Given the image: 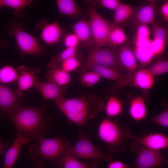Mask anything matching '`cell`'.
<instances>
[{
  "instance_id": "obj_1",
  "label": "cell",
  "mask_w": 168,
  "mask_h": 168,
  "mask_svg": "<svg viewBox=\"0 0 168 168\" xmlns=\"http://www.w3.org/2000/svg\"><path fill=\"white\" fill-rule=\"evenodd\" d=\"M55 102L57 107L69 120L82 126H86L89 120L103 111L105 106L99 96L92 92L78 98H64Z\"/></svg>"
},
{
  "instance_id": "obj_2",
  "label": "cell",
  "mask_w": 168,
  "mask_h": 168,
  "mask_svg": "<svg viewBox=\"0 0 168 168\" xmlns=\"http://www.w3.org/2000/svg\"><path fill=\"white\" fill-rule=\"evenodd\" d=\"M44 105L39 107H18L9 115L17 131L29 141L43 137L50 129L51 116L45 117Z\"/></svg>"
},
{
  "instance_id": "obj_3",
  "label": "cell",
  "mask_w": 168,
  "mask_h": 168,
  "mask_svg": "<svg viewBox=\"0 0 168 168\" xmlns=\"http://www.w3.org/2000/svg\"><path fill=\"white\" fill-rule=\"evenodd\" d=\"M38 146L31 143L28 149L29 155L33 160H47L58 168L59 160L64 152L71 145L68 140L63 135L55 138L41 137L36 141Z\"/></svg>"
},
{
  "instance_id": "obj_4",
  "label": "cell",
  "mask_w": 168,
  "mask_h": 168,
  "mask_svg": "<svg viewBox=\"0 0 168 168\" xmlns=\"http://www.w3.org/2000/svg\"><path fill=\"white\" fill-rule=\"evenodd\" d=\"M98 133L99 138L108 144L109 149L114 152H125L124 144L133 136L129 128L119 124L108 118L101 122Z\"/></svg>"
},
{
  "instance_id": "obj_5",
  "label": "cell",
  "mask_w": 168,
  "mask_h": 168,
  "mask_svg": "<svg viewBox=\"0 0 168 168\" xmlns=\"http://www.w3.org/2000/svg\"><path fill=\"white\" fill-rule=\"evenodd\" d=\"M6 27L9 35L14 37L18 47L23 53L40 57L45 50L33 36L25 31L21 22L13 18L6 24Z\"/></svg>"
},
{
  "instance_id": "obj_6",
  "label": "cell",
  "mask_w": 168,
  "mask_h": 168,
  "mask_svg": "<svg viewBox=\"0 0 168 168\" xmlns=\"http://www.w3.org/2000/svg\"><path fill=\"white\" fill-rule=\"evenodd\" d=\"M70 153L76 158H82L98 162L101 161H111L113 157L110 152H104L93 143L89 135L80 129L77 143L70 148Z\"/></svg>"
},
{
  "instance_id": "obj_7",
  "label": "cell",
  "mask_w": 168,
  "mask_h": 168,
  "mask_svg": "<svg viewBox=\"0 0 168 168\" xmlns=\"http://www.w3.org/2000/svg\"><path fill=\"white\" fill-rule=\"evenodd\" d=\"M87 49L88 56L85 63L79 68L81 72L87 71L93 65L107 67L123 73L125 70L115 48L95 47Z\"/></svg>"
},
{
  "instance_id": "obj_8",
  "label": "cell",
  "mask_w": 168,
  "mask_h": 168,
  "mask_svg": "<svg viewBox=\"0 0 168 168\" xmlns=\"http://www.w3.org/2000/svg\"><path fill=\"white\" fill-rule=\"evenodd\" d=\"M88 12V21L96 46H106L108 35L113 25L100 15L93 6L89 7Z\"/></svg>"
},
{
  "instance_id": "obj_9",
  "label": "cell",
  "mask_w": 168,
  "mask_h": 168,
  "mask_svg": "<svg viewBox=\"0 0 168 168\" xmlns=\"http://www.w3.org/2000/svg\"><path fill=\"white\" fill-rule=\"evenodd\" d=\"M131 148L137 154L133 168H152L168 162L167 160L162 156L159 151L141 146Z\"/></svg>"
},
{
  "instance_id": "obj_10",
  "label": "cell",
  "mask_w": 168,
  "mask_h": 168,
  "mask_svg": "<svg viewBox=\"0 0 168 168\" xmlns=\"http://www.w3.org/2000/svg\"><path fill=\"white\" fill-rule=\"evenodd\" d=\"M132 139L133 142L131 144V148L141 146L152 150L159 151L168 147V137L161 133L144 134L140 138L133 136Z\"/></svg>"
},
{
  "instance_id": "obj_11",
  "label": "cell",
  "mask_w": 168,
  "mask_h": 168,
  "mask_svg": "<svg viewBox=\"0 0 168 168\" xmlns=\"http://www.w3.org/2000/svg\"><path fill=\"white\" fill-rule=\"evenodd\" d=\"M157 6L156 1L151 0L135 11L133 10L131 16L132 25L138 27L141 25L152 23L154 21Z\"/></svg>"
},
{
  "instance_id": "obj_12",
  "label": "cell",
  "mask_w": 168,
  "mask_h": 168,
  "mask_svg": "<svg viewBox=\"0 0 168 168\" xmlns=\"http://www.w3.org/2000/svg\"><path fill=\"white\" fill-rule=\"evenodd\" d=\"M46 22L43 20L38 24V28L41 30V39L48 45L58 42L63 31L58 21L49 23Z\"/></svg>"
},
{
  "instance_id": "obj_13",
  "label": "cell",
  "mask_w": 168,
  "mask_h": 168,
  "mask_svg": "<svg viewBox=\"0 0 168 168\" xmlns=\"http://www.w3.org/2000/svg\"><path fill=\"white\" fill-rule=\"evenodd\" d=\"M34 86L42 93L45 100H54L55 101L64 98L68 87L58 86L52 83L36 80Z\"/></svg>"
},
{
  "instance_id": "obj_14",
  "label": "cell",
  "mask_w": 168,
  "mask_h": 168,
  "mask_svg": "<svg viewBox=\"0 0 168 168\" xmlns=\"http://www.w3.org/2000/svg\"><path fill=\"white\" fill-rule=\"evenodd\" d=\"M73 33L86 48L96 47L90 27L88 21L82 18L72 26Z\"/></svg>"
},
{
  "instance_id": "obj_15",
  "label": "cell",
  "mask_w": 168,
  "mask_h": 168,
  "mask_svg": "<svg viewBox=\"0 0 168 168\" xmlns=\"http://www.w3.org/2000/svg\"><path fill=\"white\" fill-rule=\"evenodd\" d=\"M119 46L117 49H115L120 61L128 74H131L137 67L134 53L126 42Z\"/></svg>"
},
{
  "instance_id": "obj_16",
  "label": "cell",
  "mask_w": 168,
  "mask_h": 168,
  "mask_svg": "<svg viewBox=\"0 0 168 168\" xmlns=\"http://www.w3.org/2000/svg\"><path fill=\"white\" fill-rule=\"evenodd\" d=\"M13 143L5 153L3 168H12L17 160L23 145L29 143L28 140L17 131Z\"/></svg>"
},
{
  "instance_id": "obj_17",
  "label": "cell",
  "mask_w": 168,
  "mask_h": 168,
  "mask_svg": "<svg viewBox=\"0 0 168 168\" xmlns=\"http://www.w3.org/2000/svg\"><path fill=\"white\" fill-rule=\"evenodd\" d=\"M16 93L7 87L0 84V108L9 114L20 107Z\"/></svg>"
},
{
  "instance_id": "obj_18",
  "label": "cell",
  "mask_w": 168,
  "mask_h": 168,
  "mask_svg": "<svg viewBox=\"0 0 168 168\" xmlns=\"http://www.w3.org/2000/svg\"><path fill=\"white\" fill-rule=\"evenodd\" d=\"M130 84L143 90L151 89L154 82V77L147 68L139 70L128 74Z\"/></svg>"
},
{
  "instance_id": "obj_19",
  "label": "cell",
  "mask_w": 168,
  "mask_h": 168,
  "mask_svg": "<svg viewBox=\"0 0 168 168\" xmlns=\"http://www.w3.org/2000/svg\"><path fill=\"white\" fill-rule=\"evenodd\" d=\"M18 70L21 75L18 79V87L16 92L19 97H21L23 95V91L27 90L34 86L37 79L35 76L37 71L29 69L24 66L19 67Z\"/></svg>"
},
{
  "instance_id": "obj_20",
  "label": "cell",
  "mask_w": 168,
  "mask_h": 168,
  "mask_svg": "<svg viewBox=\"0 0 168 168\" xmlns=\"http://www.w3.org/2000/svg\"><path fill=\"white\" fill-rule=\"evenodd\" d=\"M71 145L61 158L58 164L63 168H99L98 162L92 161L90 164L82 163L73 156L70 152Z\"/></svg>"
},
{
  "instance_id": "obj_21",
  "label": "cell",
  "mask_w": 168,
  "mask_h": 168,
  "mask_svg": "<svg viewBox=\"0 0 168 168\" xmlns=\"http://www.w3.org/2000/svg\"><path fill=\"white\" fill-rule=\"evenodd\" d=\"M46 78L48 82L63 86H68L72 80L70 73L58 66L49 69L46 75Z\"/></svg>"
},
{
  "instance_id": "obj_22",
  "label": "cell",
  "mask_w": 168,
  "mask_h": 168,
  "mask_svg": "<svg viewBox=\"0 0 168 168\" xmlns=\"http://www.w3.org/2000/svg\"><path fill=\"white\" fill-rule=\"evenodd\" d=\"M87 70L97 73L102 77H104L117 82L123 80L128 75V74L120 72L107 67L97 65L91 66L87 68Z\"/></svg>"
},
{
  "instance_id": "obj_23",
  "label": "cell",
  "mask_w": 168,
  "mask_h": 168,
  "mask_svg": "<svg viewBox=\"0 0 168 168\" xmlns=\"http://www.w3.org/2000/svg\"><path fill=\"white\" fill-rule=\"evenodd\" d=\"M129 113L131 118L136 121H140L145 118L147 113V108L142 96H136L132 100Z\"/></svg>"
},
{
  "instance_id": "obj_24",
  "label": "cell",
  "mask_w": 168,
  "mask_h": 168,
  "mask_svg": "<svg viewBox=\"0 0 168 168\" xmlns=\"http://www.w3.org/2000/svg\"><path fill=\"white\" fill-rule=\"evenodd\" d=\"M56 2L60 14L68 16H73L81 14L82 10L73 0H57Z\"/></svg>"
},
{
  "instance_id": "obj_25",
  "label": "cell",
  "mask_w": 168,
  "mask_h": 168,
  "mask_svg": "<svg viewBox=\"0 0 168 168\" xmlns=\"http://www.w3.org/2000/svg\"><path fill=\"white\" fill-rule=\"evenodd\" d=\"M127 39L123 29L113 25L109 33L106 46L110 47L120 46L125 43Z\"/></svg>"
},
{
  "instance_id": "obj_26",
  "label": "cell",
  "mask_w": 168,
  "mask_h": 168,
  "mask_svg": "<svg viewBox=\"0 0 168 168\" xmlns=\"http://www.w3.org/2000/svg\"><path fill=\"white\" fill-rule=\"evenodd\" d=\"M133 10L131 5L121 3L114 10L113 20L112 22L114 26H119L131 17Z\"/></svg>"
},
{
  "instance_id": "obj_27",
  "label": "cell",
  "mask_w": 168,
  "mask_h": 168,
  "mask_svg": "<svg viewBox=\"0 0 168 168\" xmlns=\"http://www.w3.org/2000/svg\"><path fill=\"white\" fill-rule=\"evenodd\" d=\"M78 47L66 48L59 54L53 57L47 64L49 69L58 67L59 64L66 59L78 56Z\"/></svg>"
},
{
  "instance_id": "obj_28",
  "label": "cell",
  "mask_w": 168,
  "mask_h": 168,
  "mask_svg": "<svg viewBox=\"0 0 168 168\" xmlns=\"http://www.w3.org/2000/svg\"><path fill=\"white\" fill-rule=\"evenodd\" d=\"M2 1L3 6L13 9L15 10L14 15L21 17L23 16L24 9L30 6L33 2L30 0H2Z\"/></svg>"
},
{
  "instance_id": "obj_29",
  "label": "cell",
  "mask_w": 168,
  "mask_h": 168,
  "mask_svg": "<svg viewBox=\"0 0 168 168\" xmlns=\"http://www.w3.org/2000/svg\"><path fill=\"white\" fill-rule=\"evenodd\" d=\"M105 110L106 115L110 117H114L118 115L122 110V105L120 100L116 96L109 97Z\"/></svg>"
},
{
  "instance_id": "obj_30",
  "label": "cell",
  "mask_w": 168,
  "mask_h": 168,
  "mask_svg": "<svg viewBox=\"0 0 168 168\" xmlns=\"http://www.w3.org/2000/svg\"><path fill=\"white\" fill-rule=\"evenodd\" d=\"M102 77L97 73L90 71L81 72L78 80L82 86L91 87L98 82Z\"/></svg>"
},
{
  "instance_id": "obj_31",
  "label": "cell",
  "mask_w": 168,
  "mask_h": 168,
  "mask_svg": "<svg viewBox=\"0 0 168 168\" xmlns=\"http://www.w3.org/2000/svg\"><path fill=\"white\" fill-rule=\"evenodd\" d=\"M19 75L16 70L11 66H5L0 69V82L8 83L18 79Z\"/></svg>"
},
{
  "instance_id": "obj_32",
  "label": "cell",
  "mask_w": 168,
  "mask_h": 168,
  "mask_svg": "<svg viewBox=\"0 0 168 168\" xmlns=\"http://www.w3.org/2000/svg\"><path fill=\"white\" fill-rule=\"evenodd\" d=\"M152 24L153 28L152 40L166 44L168 37L167 28L159 26L154 21Z\"/></svg>"
},
{
  "instance_id": "obj_33",
  "label": "cell",
  "mask_w": 168,
  "mask_h": 168,
  "mask_svg": "<svg viewBox=\"0 0 168 168\" xmlns=\"http://www.w3.org/2000/svg\"><path fill=\"white\" fill-rule=\"evenodd\" d=\"M154 77L166 73L168 71V61L166 59H159L147 68Z\"/></svg>"
},
{
  "instance_id": "obj_34",
  "label": "cell",
  "mask_w": 168,
  "mask_h": 168,
  "mask_svg": "<svg viewBox=\"0 0 168 168\" xmlns=\"http://www.w3.org/2000/svg\"><path fill=\"white\" fill-rule=\"evenodd\" d=\"M60 64V68L65 72L70 73L80 68L81 62L77 56H76L69 58Z\"/></svg>"
},
{
  "instance_id": "obj_35",
  "label": "cell",
  "mask_w": 168,
  "mask_h": 168,
  "mask_svg": "<svg viewBox=\"0 0 168 168\" xmlns=\"http://www.w3.org/2000/svg\"><path fill=\"white\" fill-rule=\"evenodd\" d=\"M86 1L91 5H97L110 10H114L121 3L119 0H96Z\"/></svg>"
},
{
  "instance_id": "obj_36",
  "label": "cell",
  "mask_w": 168,
  "mask_h": 168,
  "mask_svg": "<svg viewBox=\"0 0 168 168\" xmlns=\"http://www.w3.org/2000/svg\"><path fill=\"white\" fill-rule=\"evenodd\" d=\"M149 122L154 123L164 127L168 126V110L166 109L162 112L149 120Z\"/></svg>"
},
{
  "instance_id": "obj_37",
  "label": "cell",
  "mask_w": 168,
  "mask_h": 168,
  "mask_svg": "<svg viewBox=\"0 0 168 168\" xmlns=\"http://www.w3.org/2000/svg\"><path fill=\"white\" fill-rule=\"evenodd\" d=\"M63 43L66 47H78L80 43L78 38L74 33L66 35L63 40Z\"/></svg>"
},
{
  "instance_id": "obj_38",
  "label": "cell",
  "mask_w": 168,
  "mask_h": 168,
  "mask_svg": "<svg viewBox=\"0 0 168 168\" xmlns=\"http://www.w3.org/2000/svg\"><path fill=\"white\" fill-rule=\"evenodd\" d=\"M150 30L147 25L139 26L138 27L135 42L144 40L149 38Z\"/></svg>"
},
{
  "instance_id": "obj_39",
  "label": "cell",
  "mask_w": 168,
  "mask_h": 168,
  "mask_svg": "<svg viewBox=\"0 0 168 168\" xmlns=\"http://www.w3.org/2000/svg\"><path fill=\"white\" fill-rule=\"evenodd\" d=\"M160 12L166 23L168 22V1L164 2L160 8Z\"/></svg>"
},
{
  "instance_id": "obj_40",
  "label": "cell",
  "mask_w": 168,
  "mask_h": 168,
  "mask_svg": "<svg viewBox=\"0 0 168 168\" xmlns=\"http://www.w3.org/2000/svg\"><path fill=\"white\" fill-rule=\"evenodd\" d=\"M107 168H130L128 165L120 161H114L110 162Z\"/></svg>"
},
{
  "instance_id": "obj_41",
  "label": "cell",
  "mask_w": 168,
  "mask_h": 168,
  "mask_svg": "<svg viewBox=\"0 0 168 168\" xmlns=\"http://www.w3.org/2000/svg\"><path fill=\"white\" fill-rule=\"evenodd\" d=\"M8 146L7 142L0 138V157L5 153L6 149Z\"/></svg>"
},
{
  "instance_id": "obj_42",
  "label": "cell",
  "mask_w": 168,
  "mask_h": 168,
  "mask_svg": "<svg viewBox=\"0 0 168 168\" xmlns=\"http://www.w3.org/2000/svg\"><path fill=\"white\" fill-rule=\"evenodd\" d=\"M43 161L41 160H35L33 163V167L34 168H44L43 165Z\"/></svg>"
},
{
  "instance_id": "obj_43",
  "label": "cell",
  "mask_w": 168,
  "mask_h": 168,
  "mask_svg": "<svg viewBox=\"0 0 168 168\" xmlns=\"http://www.w3.org/2000/svg\"><path fill=\"white\" fill-rule=\"evenodd\" d=\"M8 47V43L7 41L3 40L0 36V48H7Z\"/></svg>"
},
{
  "instance_id": "obj_44",
  "label": "cell",
  "mask_w": 168,
  "mask_h": 168,
  "mask_svg": "<svg viewBox=\"0 0 168 168\" xmlns=\"http://www.w3.org/2000/svg\"><path fill=\"white\" fill-rule=\"evenodd\" d=\"M2 6H3L2 0H0V8Z\"/></svg>"
},
{
  "instance_id": "obj_45",
  "label": "cell",
  "mask_w": 168,
  "mask_h": 168,
  "mask_svg": "<svg viewBox=\"0 0 168 168\" xmlns=\"http://www.w3.org/2000/svg\"><path fill=\"white\" fill-rule=\"evenodd\" d=\"M152 168H160V166H156V167H153Z\"/></svg>"
}]
</instances>
